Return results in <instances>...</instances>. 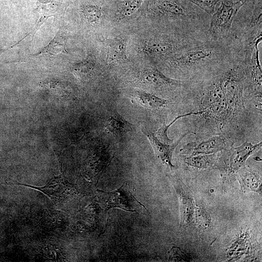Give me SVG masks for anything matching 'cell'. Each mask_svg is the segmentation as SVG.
<instances>
[{"label":"cell","mask_w":262,"mask_h":262,"mask_svg":"<svg viewBox=\"0 0 262 262\" xmlns=\"http://www.w3.org/2000/svg\"><path fill=\"white\" fill-rule=\"evenodd\" d=\"M242 6L239 0H221L210 16L208 37L215 41L224 42L228 36L233 20Z\"/></svg>","instance_id":"cell-2"},{"label":"cell","mask_w":262,"mask_h":262,"mask_svg":"<svg viewBox=\"0 0 262 262\" xmlns=\"http://www.w3.org/2000/svg\"><path fill=\"white\" fill-rule=\"evenodd\" d=\"M96 60L93 53L88 51L83 60L74 63L71 67L74 74L81 81H86L95 73Z\"/></svg>","instance_id":"cell-13"},{"label":"cell","mask_w":262,"mask_h":262,"mask_svg":"<svg viewBox=\"0 0 262 262\" xmlns=\"http://www.w3.org/2000/svg\"><path fill=\"white\" fill-rule=\"evenodd\" d=\"M66 41V34L60 30L47 46L33 55L50 58L61 53H67L65 48Z\"/></svg>","instance_id":"cell-14"},{"label":"cell","mask_w":262,"mask_h":262,"mask_svg":"<svg viewBox=\"0 0 262 262\" xmlns=\"http://www.w3.org/2000/svg\"><path fill=\"white\" fill-rule=\"evenodd\" d=\"M218 157L217 153L188 156L185 158L184 163L196 169H208L215 166Z\"/></svg>","instance_id":"cell-16"},{"label":"cell","mask_w":262,"mask_h":262,"mask_svg":"<svg viewBox=\"0 0 262 262\" xmlns=\"http://www.w3.org/2000/svg\"><path fill=\"white\" fill-rule=\"evenodd\" d=\"M136 82L159 92H180L186 81L170 78L160 70L154 64L145 67L137 76Z\"/></svg>","instance_id":"cell-4"},{"label":"cell","mask_w":262,"mask_h":262,"mask_svg":"<svg viewBox=\"0 0 262 262\" xmlns=\"http://www.w3.org/2000/svg\"><path fill=\"white\" fill-rule=\"evenodd\" d=\"M80 12L84 19L90 25H96L100 21L101 11L98 6L83 5L80 7Z\"/></svg>","instance_id":"cell-18"},{"label":"cell","mask_w":262,"mask_h":262,"mask_svg":"<svg viewBox=\"0 0 262 262\" xmlns=\"http://www.w3.org/2000/svg\"><path fill=\"white\" fill-rule=\"evenodd\" d=\"M99 202L105 212L111 208H118L125 211L134 212V205L145 206L140 203L131 193L128 186L124 184L118 189L106 192L98 190Z\"/></svg>","instance_id":"cell-5"},{"label":"cell","mask_w":262,"mask_h":262,"mask_svg":"<svg viewBox=\"0 0 262 262\" xmlns=\"http://www.w3.org/2000/svg\"><path fill=\"white\" fill-rule=\"evenodd\" d=\"M227 140L225 136L216 135L208 139L188 143L180 149V152L187 156L211 154L221 152L227 148Z\"/></svg>","instance_id":"cell-7"},{"label":"cell","mask_w":262,"mask_h":262,"mask_svg":"<svg viewBox=\"0 0 262 262\" xmlns=\"http://www.w3.org/2000/svg\"><path fill=\"white\" fill-rule=\"evenodd\" d=\"M259 0H239L242 5L245 4L251 3L255 2Z\"/></svg>","instance_id":"cell-24"},{"label":"cell","mask_w":262,"mask_h":262,"mask_svg":"<svg viewBox=\"0 0 262 262\" xmlns=\"http://www.w3.org/2000/svg\"><path fill=\"white\" fill-rule=\"evenodd\" d=\"M210 16L214 13L221 0H188Z\"/></svg>","instance_id":"cell-22"},{"label":"cell","mask_w":262,"mask_h":262,"mask_svg":"<svg viewBox=\"0 0 262 262\" xmlns=\"http://www.w3.org/2000/svg\"><path fill=\"white\" fill-rule=\"evenodd\" d=\"M126 39L123 37H117L110 41L107 56L109 64H114L126 61Z\"/></svg>","instance_id":"cell-15"},{"label":"cell","mask_w":262,"mask_h":262,"mask_svg":"<svg viewBox=\"0 0 262 262\" xmlns=\"http://www.w3.org/2000/svg\"><path fill=\"white\" fill-rule=\"evenodd\" d=\"M133 97L141 106L153 110H164L168 107L170 103V99L162 98L153 93L144 91H136Z\"/></svg>","instance_id":"cell-12"},{"label":"cell","mask_w":262,"mask_h":262,"mask_svg":"<svg viewBox=\"0 0 262 262\" xmlns=\"http://www.w3.org/2000/svg\"><path fill=\"white\" fill-rule=\"evenodd\" d=\"M21 185L38 189L55 201L64 199L68 195L67 192L68 183L61 177L52 178L46 185L42 187H35L23 184Z\"/></svg>","instance_id":"cell-10"},{"label":"cell","mask_w":262,"mask_h":262,"mask_svg":"<svg viewBox=\"0 0 262 262\" xmlns=\"http://www.w3.org/2000/svg\"><path fill=\"white\" fill-rule=\"evenodd\" d=\"M262 145L261 141L256 144L246 142L236 147H228L218 157L215 166L225 175L236 173L245 166L248 157L259 150Z\"/></svg>","instance_id":"cell-3"},{"label":"cell","mask_w":262,"mask_h":262,"mask_svg":"<svg viewBox=\"0 0 262 262\" xmlns=\"http://www.w3.org/2000/svg\"><path fill=\"white\" fill-rule=\"evenodd\" d=\"M230 58V52L224 42L208 37L184 48L160 64L164 70L177 76V79L188 81L219 67Z\"/></svg>","instance_id":"cell-1"},{"label":"cell","mask_w":262,"mask_h":262,"mask_svg":"<svg viewBox=\"0 0 262 262\" xmlns=\"http://www.w3.org/2000/svg\"><path fill=\"white\" fill-rule=\"evenodd\" d=\"M104 129L107 133L114 136H120L135 131V127L114 110L106 118Z\"/></svg>","instance_id":"cell-9"},{"label":"cell","mask_w":262,"mask_h":262,"mask_svg":"<svg viewBox=\"0 0 262 262\" xmlns=\"http://www.w3.org/2000/svg\"><path fill=\"white\" fill-rule=\"evenodd\" d=\"M171 180L178 196L180 211V227H187L194 218L196 206L192 195L188 187L177 177Z\"/></svg>","instance_id":"cell-6"},{"label":"cell","mask_w":262,"mask_h":262,"mask_svg":"<svg viewBox=\"0 0 262 262\" xmlns=\"http://www.w3.org/2000/svg\"><path fill=\"white\" fill-rule=\"evenodd\" d=\"M191 115V113L189 112V113L187 112V113L178 115L168 125H165L164 124L163 126L155 132V133H154L155 135L160 141L164 143H172L173 142V140L169 139L168 137L167 131L169 128L179 119L187 116H190Z\"/></svg>","instance_id":"cell-20"},{"label":"cell","mask_w":262,"mask_h":262,"mask_svg":"<svg viewBox=\"0 0 262 262\" xmlns=\"http://www.w3.org/2000/svg\"><path fill=\"white\" fill-rule=\"evenodd\" d=\"M172 250H173V253L175 254V255L173 254V257L175 258H174L175 261H186L188 260L187 256L183 252H181L179 248L173 247Z\"/></svg>","instance_id":"cell-23"},{"label":"cell","mask_w":262,"mask_h":262,"mask_svg":"<svg viewBox=\"0 0 262 262\" xmlns=\"http://www.w3.org/2000/svg\"><path fill=\"white\" fill-rule=\"evenodd\" d=\"M241 190L244 192H255L262 194V179L260 175L245 166L236 173Z\"/></svg>","instance_id":"cell-11"},{"label":"cell","mask_w":262,"mask_h":262,"mask_svg":"<svg viewBox=\"0 0 262 262\" xmlns=\"http://www.w3.org/2000/svg\"><path fill=\"white\" fill-rule=\"evenodd\" d=\"M249 237L247 232L240 234L230 247L228 257H230L231 259H237L245 254L250 244Z\"/></svg>","instance_id":"cell-17"},{"label":"cell","mask_w":262,"mask_h":262,"mask_svg":"<svg viewBox=\"0 0 262 262\" xmlns=\"http://www.w3.org/2000/svg\"><path fill=\"white\" fill-rule=\"evenodd\" d=\"M143 0H127L118 12V19H123L133 15L140 6Z\"/></svg>","instance_id":"cell-19"},{"label":"cell","mask_w":262,"mask_h":262,"mask_svg":"<svg viewBox=\"0 0 262 262\" xmlns=\"http://www.w3.org/2000/svg\"><path fill=\"white\" fill-rule=\"evenodd\" d=\"M194 218L198 227L201 229H206L211 225L210 215L202 207H196Z\"/></svg>","instance_id":"cell-21"},{"label":"cell","mask_w":262,"mask_h":262,"mask_svg":"<svg viewBox=\"0 0 262 262\" xmlns=\"http://www.w3.org/2000/svg\"><path fill=\"white\" fill-rule=\"evenodd\" d=\"M142 132L151 144L156 157L171 169L174 167L172 163V156L174 150L184 137L189 134H193L191 131L185 132L175 142L166 144L160 141L154 133L149 130L143 129Z\"/></svg>","instance_id":"cell-8"}]
</instances>
